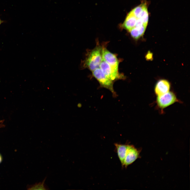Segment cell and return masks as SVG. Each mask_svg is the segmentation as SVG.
<instances>
[{
  "label": "cell",
  "mask_w": 190,
  "mask_h": 190,
  "mask_svg": "<svg viewBox=\"0 0 190 190\" xmlns=\"http://www.w3.org/2000/svg\"><path fill=\"white\" fill-rule=\"evenodd\" d=\"M92 74L99 83L101 87L109 90L113 96L115 97L117 95L114 90V82L109 79L104 74L99 68H96L92 71Z\"/></svg>",
  "instance_id": "7a4b0ae2"
},
{
  "label": "cell",
  "mask_w": 190,
  "mask_h": 190,
  "mask_svg": "<svg viewBox=\"0 0 190 190\" xmlns=\"http://www.w3.org/2000/svg\"><path fill=\"white\" fill-rule=\"evenodd\" d=\"M2 156L1 154H0V164L2 162Z\"/></svg>",
  "instance_id": "4fadbf2b"
},
{
  "label": "cell",
  "mask_w": 190,
  "mask_h": 190,
  "mask_svg": "<svg viewBox=\"0 0 190 190\" xmlns=\"http://www.w3.org/2000/svg\"><path fill=\"white\" fill-rule=\"evenodd\" d=\"M147 57L148 59H150L152 58V54L151 53H148L147 55Z\"/></svg>",
  "instance_id": "7c38bea8"
},
{
  "label": "cell",
  "mask_w": 190,
  "mask_h": 190,
  "mask_svg": "<svg viewBox=\"0 0 190 190\" xmlns=\"http://www.w3.org/2000/svg\"><path fill=\"white\" fill-rule=\"evenodd\" d=\"M46 177L42 182L36 183L28 188V189L30 190H48L49 188L45 184V181L46 179Z\"/></svg>",
  "instance_id": "8fae6325"
},
{
  "label": "cell",
  "mask_w": 190,
  "mask_h": 190,
  "mask_svg": "<svg viewBox=\"0 0 190 190\" xmlns=\"http://www.w3.org/2000/svg\"><path fill=\"white\" fill-rule=\"evenodd\" d=\"M99 68L105 75L113 82L117 80L124 78V76L115 72L102 57Z\"/></svg>",
  "instance_id": "277c9868"
},
{
  "label": "cell",
  "mask_w": 190,
  "mask_h": 190,
  "mask_svg": "<svg viewBox=\"0 0 190 190\" xmlns=\"http://www.w3.org/2000/svg\"><path fill=\"white\" fill-rule=\"evenodd\" d=\"M170 88V84L165 79H161L158 80L155 84L154 92L157 96H160L168 92Z\"/></svg>",
  "instance_id": "52a82bcc"
},
{
  "label": "cell",
  "mask_w": 190,
  "mask_h": 190,
  "mask_svg": "<svg viewBox=\"0 0 190 190\" xmlns=\"http://www.w3.org/2000/svg\"><path fill=\"white\" fill-rule=\"evenodd\" d=\"M102 57L115 72L118 73L119 62L117 57L103 46L102 48Z\"/></svg>",
  "instance_id": "8992f818"
},
{
  "label": "cell",
  "mask_w": 190,
  "mask_h": 190,
  "mask_svg": "<svg viewBox=\"0 0 190 190\" xmlns=\"http://www.w3.org/2000/svg\"><path fill=\"white\" fill-rule=\"evenodd\" d=\"M114 144L115 147L118 158L122 166L125 158L127 144L117 143H115Z\"/></svg>",
  "instance_id": "9c48e42d"
},
{
  "label": "cell",
  "mask_w": 190,
  "mask_h": 190,
  "mask_svg": "<svg viewBox=\"0 0 190 190\" xmlns=\"http://www.w3.org/2000/svg\"><path fill=\"white\" fill-rule=\"evenodd\" d=\"M102 47L97 45L94 48L88 53L85 59L82 61V68H88L92 72L99 68L102 59Z\"/></svg>",
  "instance_id": "6da1fadb"
},
{
  "label": "cell",
  "mask_w": 190,
  "mask_h": 190,
  "mask_svg": "<svg viewBox=\"0 0 190 190\" xmlns=\"http://www.w3.org/2000/svg\"><path fill=\"white\" fill-rule=\"evenodd\" d=\"M137 19L131 11L127 15L122 24L123 27L130 31L135 27Z\"/></svg>",
  "instance_id": "ba28073f"
},
{
  "label": "cell",
  "mask_w": 190,
  "mask_h": 190,
  "mask_svg": "<svg viewBox=\"0 0 190 190\" xmlns=\"http://www.w3.org/2000/svg\"><path fill=\"white\" fill-rule=\"evenodd\" d=\"M139 152L134 146L127 144L122 167L127 168L133 163L139 156Z\"/></svg>",
  "instance_id": "5b68a950"
},
{
  "label": "cell",
  "mask_w": 190,
  "mask_h": 190,
  "mask_svg": "<svg viewBox=\"0 0 190 190\" xmlns=\"http://www.w3.org/2000/svg\"><path fill=\"white\" fill-rule=\"evenodd\" d=\"M178 101H179L175 94L169 91L162 95L157 96L156 99L158 106L162 109Z\"/></svg>",
  "instance_id": "3957f363"
},
{
  "label": "cell",
  "mask_w": 190,
  "mask_h": 190,
  "mask_svg": "<svg viewBox=\"0 0 190 190\" xmlns=\"http://www.w3.org/2000/svg\"><path fill=\"white\" fill-rule=\"evenodd\" d=\"M146 27L143 26L134 28L129 31L131 36L135 39H138L143 35L145 31Z\"/></svg>",
  "instance_id": "30bf717a"
},
{
  "label": "cell",
  "mask_w": 190,
  "mask_h": 190,
  "mask_svg": "<svg viewBox=\"0 0 190 190\" xmlns=\"http://www.w3.org/2000/svg\"><path fill=\"white\" fill-rule=\"evenodd\" d=\"M1 122V121H0V123Z\"/></svg>",
  "instance_id": "9a60e30c"
},
{
  "label": "cell",
  "mask_w": 190,
  "mask_h": 190,
  "mask_svg": "<svg viewBox=\"0 0 190 190\" xmlns=\"http://www.w3.org/2000/svg\"><path fill=\"white\" fill-rule=\"evenodd\" d=\"M3 22V21L1 20L0 18V25L1 24V23H2Z\"/></svg>",
  "instance_id": "5bb4252c"
}]
</instances>
